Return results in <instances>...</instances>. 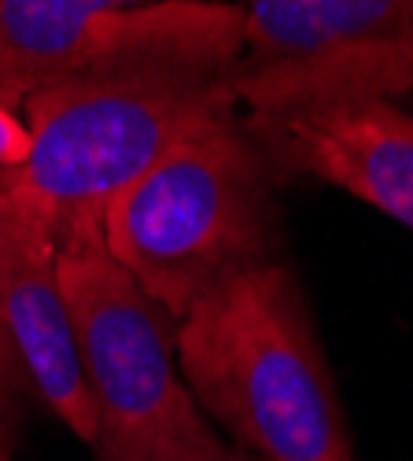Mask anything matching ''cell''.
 <instances>
[{"label": "cell", "instance_id": "5b68a950", "mask_svg": "<svg viewBox=\"0 0 413 461\" xmlns=\"http://www.w3.org/2000/svg\"><path fill=\"white\" fill-rule=\"evenodd\" d=\"M240 19L229 89L247 114L413 93V0H251Z\"/></svg>", "mask_w": 413, "mask_h": 461}, {"label": "cell", "instance_id": "ba28073f", "mask_svg": "<svg viewBox=\"0 0 413 461\" xmlns=\"http://www.w3.org/2000/svg\"><path fill=\"white\" fill-rule=\"evenodd\" d=\"M277 181L310 174L413 233V114L391 100L240 114Z\"/></svg>", "mask_w": 413, "mask_h": 461}, {"label": "cell", "instance_id": "8992f818", "mask_svg": "<svg viewBox=\"0 0 413 461\" xmlns=\"http://www.w3.org/2000/svg\"><path fill=\"white\" fill-rule=\"evenodd\" d=\"M240 41V5L0 0V104L19 111L59 82L130 59H189L233 70Z\"/></svg>", "mask_w": 413, "mask_h": 461}, {"label": "cell", "instance_id": "3957f363", "mask_svg": "<svg viewBox=\"0 0 413 461\" xmlns=\"http://www.w3.org/2000/svg\"><path fill=\"white\" fill-rule=\"evenodd\" d=\"M240 111L229 67L189 59L111 63L30 96V159L0 170L56 233L100 225L107 203L214 114Z\"/></svg>", "mask_w": 413, "mask_h": 461}, {"label": "cell", "instance_id": "30bf717a", "mask_svg": "<svg viewBox=\"0 0 413 461\" xmlns=\"http://www.w3.org/2000/svg\"><path fill=\"white\" fill-rule=\"evenodd\" d=\"M30 159V130L22 114L0 104V170H19Z\"/></svg>", "mask_w": 413, "mask_h": 461}, {"label": "cell", "instance_id": "7c38bea8", "mask_svg": "<svg viewBox=\"0 0 413 461\" xmlns=\"http://www.w3.org/2000/svg\"><path fill=\"white\" fill-rule=\"evenodd\" d=\"M0 461H12V457H8V454H0Z\"/></svg>", "mask_w": 413, "mask_h": 461}, {"label": "cell", "instance_id": "52a82bcc", "mask_svg": "<svg viewBox=\"0 0 413 461\" xmlns=\"http://www.w3.org/2000/svg\"><path fill=\"white\" fill-rule=\"evenodd\" d=\"M0 321L15 362L26 369L41 402L82 443L96 447V406L59 281V240L4 174H0Z\"/></svg>", "mask_w": 413, "mask_h": 461}, {"label": "cell", "instance_id": "277c9868", "mask_svg": "<svg viewBox=\"0 0 413 461\" xmlns=\"http://www.w3.org/2000/svg\"><path fill=\"white\" fill-rule=\"evenodd\" d=\"M59 281L96 406L100 461H221L177 373V321L103 248L100 225L59 237Z\"/></svg>", "mask_w": 413, "mask_h": 461}, {"label": "cell", "instance_id": "6da1fadb", "mask_svg": "<svg viewBox=\"0 0 413 461\" xmlns=\"http://www.w3.org/2000/svg\"><path fill=\"white\" fill-rule=\"evenodd\" d=\"M174 358L193 402L237 450L266 461H355L307 295L281 258L203 295L174 329Z\"/></svg>", "mask_w": 413, "mask_h": 461}, {"label": "cell", "instance_id": "7a4b0ae2", "mask_svg": "<svg viewBox=\"0 0 413 461\" xmlns=\"http://www.w3.org/2000/svg\"><path fill=\"white\" fill-rule=\"evenodd\" d=\"M274 185L240 111L214 114L107 203L103 248L181 321L225 281L277 262Z\"/></svg>", "mask_w": 413, "mask_h": 461}, {"label": "cell", "instance_id": "9c48e42d", "mask_svg": "<svg viewBox=\"0 0 413 461\" xmlns=\"http://www.w3.org/2000/svg\"><path fill=\"white\" fill-rule=\"evenodd\" d=\"M15 351L0 321V454L12 457V417H15Z\"/></svg>", "mask_w": 413, "mask_h": 461}, {"label": "cell", "instance_id": "8fae6325", "mask_svg": "<svg viewBox=\"0 0 413 461\" xmlns=\"http://www.w3.org/2000/svg\"><path fill=\"white\" fill-rule=\"evenodd\" d=\"M221 461H266V457H258V454H244V450H237V447H225Z\"/></svg>", "mask_w": 413, "mask_h": 461}]
</instances>
